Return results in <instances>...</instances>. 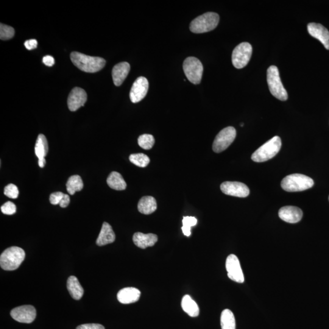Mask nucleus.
Listing matches in <instances>:
<instances>
[{"label": "nucleus", "mask_w": 329, "mask_h": 329, "mask_svg": "<svg viewBox=\"0 0 329 329\" xmlns=\"http://www.w3.org/2000/svg\"><path fill=\"white\" fill-rule=\"evenodd\" d=\"M15 34V30L12 27L2 24H0V38L2 40H10Z\"/></svg>", "instance_id": "31"}, {"label": "nucleus", "mask_w": 329, "mask_h": 329, "mask_svg": "<svg viewBox=\"0 0 329 329\" xmlns=\"http://www.w3.org/2000/svg\"><path fill=\"white\" fill-rule=\"evenodd\" d=\"M116 240V234L111 226L108 222L103 223L101 232L96 240V244L100 246L112 244Z\"/></svg>", "instance_id": "21"}, {"label": "nucleus", "mask_w": 329, "mask_h": 329, "mask_svg": "<svg viewBox=\"0 0 329 329\" xmlns=\"http://www.w3.org/2000/svg\"><path fill=\"white\" fill-rule=\"evenodd\" d=\"M183 310L190 316L196 317L200 314V308L197 304L188 295L184 296L181 302Z\"/></svg>", "instance_id": "24"}, {"label": "nucleus", "mask_w": 329, "mask_h": 329, "mask_svg": "<svg viewBox=\"0 0 329 329\" xmlns=\"http://www.w3.org/2000/svg\"><path fill=\"white\" fill-rule=\"evenodd\" d=\"M252 54V44L248 42H242L236 46L234 50L232 61L236 68H244L249 63Z\"/></svg>", "instance_id": "8"}, {"label": "nucleus", "mask_w": 329, "mask_h": 329, "mask_svg": "<svg viewBox=\"0 0 329 329\" xmlns=\"http://www.w3.org/2000/svg\"><path fill=\"white\" fill-rule=\"evenodd\" d=\"M141 292L138 288L127 287L120 290L117 294V299L124 304L136 302L140 298Z\"/></svg>", "instance_id": "17"}, {"label": "nucleus", "mask_w": 329, "mask_h": 329, "mask_svg": "<svg viewBox=\"0 0 329 329\" xmlns=\"http://www.w3.org/2000/svg\"><path fill=\"white\" fill-rule=\"evenodd\" d=\"M71 60L74 65L86 73H96L104 68L106 60L100 57H93L76 52H72Z\"/></svg>", "instance_id": "1"}, {"label": "nucleus", "mask_w": 329, "mask_h": 329, "mask_svg": "<svg viewBox=\"0 0 329 329\" xmlns=\"http://www.w3.org/2000/svg\"><path fill=\"white\" fill-rule=\"evenodd\" d=\"M197 219L193 216H185L182 220V232L186 236H191V228L197 224Z\"/></svg>", "instance_id": "30"}, {"label": "nucleus", "mask_w": 329, "mask_h": 329, "mask_svg": "<svg viewBox=\"0 0 329 329\" xmlns=\"http://www.w3.org/2000/svg\"><path fill=\"white\" fill-rule=\"evenodd\" d=\"M244 126V124H241V126Z\"/></svg>", "instance_id": "39"}, {"label": "nucleus", "mask_w": 329, "mask_h": 329, "mask_svg": "<svg viewBox=\"0 0 329 329\" xmlns=\"http://www.w3.org/2000/svg\"><path fill=\"white\" fill-rule=\"evenodd\" d=\"M11 316L19 322L32 323L36 317V310L32 306H22L14 308L10 312Z\"/></svg>", "instance_id": "12"}, {"label": "nucleus", "mask_w": 329, "mask_h": 329, "mask_svg": "<svg viewBox=\"0 0 329 329\" xmlns=\"http://www.w3.org/2000/svg\"><path fill=\"white\" fill-rule=\"evenodd\" d=\"M43 62L46 66H52L55 62L54 58L51 56H46L43 58Z\"/></svg>", "instance_id": "37"}, {"label": "nucleus", "mask_w": 329, "mask_h": 329, "mask_svg": "<svg viewBox=\"0 0 329 329\" xmlns=\"http://www.w3.org/2000/svg\"><path fill=\"white\" fill-rule=\"evenodd\" d=\"M25 258V252L22 248L10 247L6 250L0 256V264L6 271H14L20 266Z\"/></svg>", "instance_id": "2"}, {"label": "nucleus", "mask_w": 329, "mask_h": 329, "mask_svg": "<svg viewBox=\"0 0 329 329\" xmlns=\"http://www.w3.org/2000/svg\"><path fill=\"white\" fill-rule=\"evenodd\" d=\"M138 144L144 150L152 149L155 144L154 136L150 134H143L139 136Z\"/></svg>", "instance_id": "29"}, {"label": "nucleus", "mask_w": 329, "mask_h": 329, "mask_svg": "<svg viewBox=\"0 0 329 329\" xmlns=\"http://www.w3.org/2000/svg\"><path fill=\"white\" fill-rule=\"evenodd\" d=\"M68 289L70 294L75 300L82 299L84 294V289L75 276H70L68 280Z\"/></svg>", "instance_id": "23"}, {"label": "nucleus", "mask_w": 329, "mask_h": 329, "mask_svg": "<svg viewBox=\"0 0 329 329\" xmlns=\"http://www.w3.org/2000/svg\"><path fill=\"white\" fill-rule=\"evenodd\" d=\"M328 200H329V197H328Z\"/></svg>", "instance_id": "40"}, {"label": "nucleus", "mask_w": 329, "mask_h": 329, "mask_svg": "<svg viewBox=\"0 0 329 329\" xmlns=\"http://www.w3.org/2000/svg\"><path fill=\"white\" fill-rule=\"evenodd\" d=\"M226 268L230 280L238 283L244 282V274L238 256L234 254L228 256L226 262Z\"/></svg>", "instance_id": "10"}, {"label": "nucleus", "mask_w": 329, "mask_h": 329, "mask_svg": "<svg viewBox=\"0 0 329 329\" xmlns=\"http://www.w3.org/2000/svg\"><path fill=\"white\" fill-rule=\"evenodd\" d=\"M64 194H65L60 192H54V193L52 194L50 196V202L52 203V204L54 205L60 204L64 196Z\"/></svg>", "instance_id": "34"}, {"label": "nucleus", "mask_w": 329, "mask_h": 329, "mask_svg": "<svg viewBox=\"0 0 329 329\" xmlns=\"http://www.w3.org/2000/svg\"><path fill=\"white\" fill-rule=\"evenodd\" d=\"M220 16L216 13H205L191 22L190 30L196 34L211 32L218 26Z\"/></svg>", "instance_id": "4"}, {"label": "nucleus", "mask_w": 329, "mask_h": 329, "mask_svg": "<svg viewBox=\"0 0 329 329\" xmlns=\"http://www.w3.org/2000/svg\"><path fill=\"white\" fill-rule=\"evenodd\" d=\"M314 185V181L310 177L301 174H292L284 178L281 186L288 192L304 191Z\"/></svg>", "instance_id": "3"}, {"label": "nucleus", "mask_w": 329, "mask_h": 329, "mask_svg": "<svg viewBox=\"0 0 329 329\" xmlns=\"http://www.w3.org/2000/svg\"><path fill=\"white\" fill-rule=\"evenodd\" d=\"M158 240V236L154 234L136 232L133 236V242L136 246L146 249L148 247L154 246Z\"/></svg>", "instance_id": "20"}, {"label": "nucleus", "mask_w": 329, "mask_h": 329, "mask_svg": "<svg viewBox=\"0 0 329 329\" xmlns=\"http://www.w3.org/2000/svg\"><path fill=\"white\" fill-rule=\"evenodd\" d=\"M129 63L124 62L116 64L112 70V78L114 84L120 86L130 72Z\"/></svg>", "instance_id": "19"}, {"label": "nucleus", "mask_w": 329, "mask_h": 329, "mask_svg": "<svg viewBox=\"0 0 329 329\" xmlns=\"http://www.w3.org/2000/svg\"><path fill=\"white\" fill-rule=\"evenodd\" d=\"M107 183L111 188L116 190H124L126 188V182L118 172H112L108 178Z\"/></svg>", "instance_id": "25"}, {"label": "nucleus", "mask_w": 329, "mask_h": 329, "mask_svg": "<svg viewBox=\"0 0 329 329\" xmlns=\"http://www.w3.org/2000/svg\"><path fill=\"white\" fill-rule=\"evenodd\" d=\"M149 82L146 78L141 76L134 82L130 92V99L133 103L142 101L148 91Z\"/></svg>", "instance_id": "13"}, {"label": "nucleus", "mask_w": 329, "mask_h": 329, "mask_svg": "<svg viewBox=\"0 0 329 329\" xmlns=\"http://www.w3.org/2000/svg\"><path fill=\"white\" fill-rule=\"evenodd\" d=\"M267 82L270 92L276 98L284 102L288 99V93L282 83L277 66H272L268 69Z\"/></svg>", "instance_id": "6"}, {"label": "nucleus", "mask_w": 329, "mask_h": 329, "mask_svg": "<svg viewBox=\"0 0 329 329\" xmlns=\"http://www.w3.org/2000/svg\"><path fill=\"white\" fill-rule=\"evenodd\" d=\"M87 94L84 89L75 88L69 94L68 98V107L70 110L76 111L78 108L84 106L87 102Z\"/></svg>", "instance_id": "14"}, {"label": "nucleus", "mask_w": 329, "mask_h": 329, "mask_svg": "<svg viewBox=\"0 0 329 329\" xmlns=\"http://www.w3.org/2000/svg\"><path fill=\"white\" fill-rule=\"evenodd\" d=\"M236 135V130L234 127H227L222 130L214 138L212 146L214 152L219 153L226 150L235 140Z\"/></svg>", "instance_id": "9"}, {"label": "nucleus", "mask_w": 329, "mask_h": 329, "mask_svg": "<svg viewBox=\"0 0 329 329\" xmlns=\"http://www.w3.org/2000/svg\"><path fill=\"white\" fill-rule=\"evenodd\" d=\"M220 188L223 194L230 196L246 198L249 196V188L244 184L239 182H224L221 184Z\"/></svg>", "instance_id": "11"}, {"label": "nucleus", "mask_w": 329, "mask_h": 329, "mask_svg": "<svg viewBox=\"0 0 329 329\" xmlns=\"http://www.w3.org/2000/svg\"><path fill=\"white\" fill-rule=\"evenodd\" d=\"M1 210L2 214L11 216L16 212V206L12 202H8L2 206Z\"/></svg>", "instance_id": "33"}, {"label": "nucleus", "mask_w": 329, "mask_h": 329, "mask_svg": "<svg viewBox=\"0 0 329 329\" xmlns=\"http://www.w3.org/2000/svg\"><path fill=\"white\" fill-rule=\"evenodd\" d=\"M302 216V210L294 206H286L278 211V216L282 220L292 224L300 222Z\"/></svg>", "instance_id": "16"}, {"label": "nucleus", "mask_w": 329, "mask_h": 329, "mask_svg": "<svg viewBox=\"0 0 329 329\" xmlns=\"http://www.w3.org/2000/svg\"><path fill=\"white\" fill-rule=\"evenodd\" d=\"M38 44V41L35 39H30V40L25 42L24 44L26 49L32 50L37 48Z\"/></svg>", "instance_id": "36"}, {"label": "nucleus", "mask_w": 329, "mask_h": 329, "mask_svg": "<svg viewBox=\"0 0 329 329\" xmlns=\"http://www.w3.org/2000/svg\"><path fill=\"white\" fill-rule=\"evenodd\" d=\"M4 194L10 198H18L19 194L18 188L14 184H10L5 186Z\"/></svg>", "instance_id": "32"}, {"label": "nucleus", "mask_w": 329, "mask_h": 329, "mask_svg": "<svg viewBox=\"0 0 329 329\" xmlns=\"http://www.w3.org/2000/svg\"><path fill=\"white\" fill-rule=\"evenodd\" d=\"M70 202V199L69 195L65 194L60 204V206L61 208H66L69 205Z\"/></svg>", "instance_id": "38"}, {"label": "nucleus", "mask_w": 329, "mask_h": 329, "mask_svg": "<svg viewBox=\"0 0 329 329\" xmlns=\"http://www.w3.org/2000/svg\"><path fill=\"white\" fill-rule=\"evenodd\" d=\"M183 69L190 82L199 84L202 82L203 74V66L196 58L189 57L184 60Z\"/></svg>", "instance_id": "7"}, {"label": "nucleus", "mask_w": 329, "mask_h": 329, "mask_svg": "<svg viewBox=\"0 0 329 329\" xmlns=\"http://www.w3.org/2000/svg\"><path fill=\"white\" fill-rule=\"evenodd\" d=\"M76 329H105L104 326L99 324H86L78 326Z\"/></svg>", "instance_id": "35"}, {"label": "nucleus", "mask_w": 329, "mask_h": 329, "mask_svg": "<svg viewBox=\"0 0 329 329\" xmlns=\"http://www.w3.org/2000/svg\"><path fill=\"white\" fill-rule=\"evenodd\" d=\"M130 160L131 163L136 164V166L141 167V168H144L150 162L148 156L143 153L131 154L130 156Z\"/></svg>", "instance_id": "28"}, {"label": "nucleus", "mask_w": 329, "mask_h": 329, "mask_svg": "<svg viewBox=\"0 0 329 329\" xmlns=\"http://www.w3.org/2000/svg\"><path fill=\"white\" fill-rule=\"evenodd\" d=\"M48 152V144L46 136L38 135L35 146V153L38 158V166L44 168L46 164V157Z\"/></svg>", "instance_id": "18"}, {"label": "nucleus", "mask_w": 329, "mask_h": 329, "mask_svg": "<svg viewBox=\"0 0 329 329\" xmlns=\"http://www.w3.org/2000/svg\"><path fill=\"white\" fill-rule=\"evenodd\" d=\"M66 190L70 194L73 195L76 192L82 190L84 184L82 178L79 175H74L69 179L66 184Z\"/></svg>", "instance_id": "26"}, {"label": "nucleus", "mask_w": 329, "mask_h": 329, "mask_svg": "<svg viewBox=\"0 0 329 329\" xmlns=\"http://www.w3.org/2000/svg\"><path fill=\"white\" fill-rule=\"evenodd\" d=\"M281 139L278 136H275L270 139L256 150L252 156V160L256 162H264L278 154L281 148Z\"/></svg>", "instance_id": "5"}, {"label": "nucleus", "mask_w": 329, "mask_h": 329, "mask_svg": "<svg viewBox=\"0 0 329 329\" xmlns=\"http://www.w3.org/2000/svg\"><path fill=\"white\" fill-rule=\"evenodd\" d=\"M157 209V202L152 196L142 198L138 204V210L142 214H150L154 213Z\"/></svg>", "instance_id": "22"}, {"label": "nucleus", "mask_w": 329, "mask_h": 329, "mask_svg": "<svg viewBox=\"0 0 329 329\" xmlns=\"http://www.w3.org/2000/svg\"><path fill=\"white\" fill-rule=\"evenodd\" d=\"M222 329H236L235 316L228 309L223 310L221 315Z\"/></svg>", "instance_id": "27"}, {"label": "nucleus", "mask_w": 329, "mask_h": 329, "mask_svg": "<svg viewBox=\"0 0 329 329\" xmlns=\"http://www.w3.org/2000/svg\"><path fill=\"white\" fill-rule=\"evenodd\" d=\"M308 30L312 37L319 40L326 49L329 50V32L327 28L320 24L310 23L308 24Z\"/></svg>", "instance_id": "15"}]
</instances>
